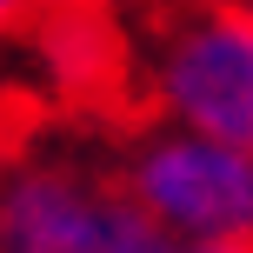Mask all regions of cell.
Returning <instances> with one entry per match:
<instances>
[{"label":"cell","mask_w":253,"mask_h":253,"mask_svg":"<svg viewBox=\"0 0 253 253\" xmlns=\"http://www.w3.org/2000/svg\"><path fill=\"white\" fill-rule=\"evenodd\" d=\"M126 93L153 126L253 147V0H140Z\"/></svg>","instance_id":"cell-1"},{"label":"cell","mask_w":253,"mask_h":253,"mask_svg":"<svg viewBox=\"0 0 253 253\" xmlns=\"http://www.w3.org/2000/svg\"><path fill=\"white\" fill-rule=\"evenodd\" d=\"M126 200L114 140L27 133L0 153V253H167Z\"/></svg>","instance_id":"cell-2"},{"label":"cell","mask_w":253,"mask_h":253,"mask_svg":"<svg viewBox=\"0 0 253 253\" xmlns=\"http://www.w3.org/2000/svg\"><path fill=\"white\" fill-rule=\"evenodd\" d=\"M120 187L173 247H253V147L180 126H126L114 140Z\"/></svg>","instance_id":"cell-3"},{"label":"cell","mask_w":253,"mask_h":253,"mask_svg":"<svg viewBox=\"0 0 253 253\" xmlns=\"http://www.w3.org/2000/svg\"><path fill=\"white\" fill-rule=\"evenodd\" d=\"M20 114H27V80H20V67H13V40H0V153L27 133Z\"/></svg>","instance_id":"cell-4"},{"label":"cell","mask_w":253,"mask_h":253,"mask_svg":"<svg viewBox=\"0 0 253 253\" xmlns=\"http://www.w3.org/2000/svg\"><path fill=\"white\" fill-rule=\"evenodd\" d=\"M47 7H53V0H0V40L34 34V27L47 20Z\"/></svg>","instance_id":"cell-5"},{"label":"cell","mask_w":253,"mask_h":253,"mask_svg":"<svg viewBox=\"0 0 253 253\" xmlns=\"http://www.w3.org/2000/svg\"><path fill=\"white\" fill-rule=\"evenodd\" d=\"M167 253H253V247H167Z\"/></svg>","instance_id":"cell-6"}]
</instances>
